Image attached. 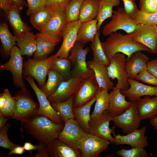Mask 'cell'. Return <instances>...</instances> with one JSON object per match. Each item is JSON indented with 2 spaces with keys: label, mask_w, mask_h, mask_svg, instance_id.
<instances>
[{
  "label": "cell",
  "mask_w": 157,
  "mask_h": 157,
  "mask_svg": "<svg viewBox=\"0 0 157 157\" xmlns=\"http://www.w3.org/2000/svg\"><path fill=\"white\" fill-rule=\"evenodd\" d=\"M23 124L27 133L45 145L53 139L58 138L64 125L56 124L41 115H36Z\"/></svg>",
  "instance_id": "obj_1"
},
{
  "label": "cell",
  "mask_w": 157,
  "mask_h": 157,
  "mask_svg": "<svg viewBox=\"0 0 157 157\" xmlns=\"http://www.w3.org/2000/svg\"><path fill=\"white\" fill-rule=\"evenodd\" d=\"M102 48L108 60L116 53H122L127 56L126 60L138 51L151 53V50L143 44L133 40L130 34L123 35L115 32L109 35L104 42H101Z\"/></svg>",
  "instance_id": "obj_2"
},
{
  "label": "cell",
  "mask_w": 157,
  "mask_h": 157,
  "mask_svg": "<svg viewBox=\"0 0 157 157\" xmlns=\"http://www.w3.org/2000/svg\"><path fill=\"white\" fill-rule=\"evenodd\" d=\"M85 45L76 41L71 49L68 58L72 64V77L83 80L94 75L93 70L88 67L86 61V56L90 49L88 47L84 48Z\"/></svg>",
  "instance_id": "obj_3"
},
{
  "label": "cell",
  "mask_w": 157,
  "mask_h": 157,
  "mask_svg": "<svg viewBox=\"0 0 157 157\" xmlns=\"http://www.w3.org/2000/svg\"><path fill=\"white\" fill-rule=\"evenodd\" d=\"M13 97L15 107L11 119L20 121L22 125L24 122L37 115L39 105L33 100L26 89L18 91Z\"/></svg>",
  "instance_id": "obj_4"
},
{
  "label": "cell",
  "mask_w": 157,
  "mask_h": 157,
  "mask_svg": "<svg viewBox=\"0 0 157 157\" xmlns=\"http://www.w3.org/2000/svg\"><path fill=\"white\" fill-rule=\"evenodd\" d=\"M125 55L121 52L116 53L111 57L109 61V65L107 66L110 78L117 79V83L113 89L124 90L129 87L126 65V58Z\"/></svg>",
  "instance_id": "obj_5"
},
{
  "label": "cell",
  "mask_w": 157,
  "mask_h": 157,
  "mask_svg": "<svg viewBox=\"0 0 157 157\" xmlns=\"http://www.w3.org/2000/svg\"><path fill=\"white\" fill-rule=\"evenodd\" d=\"M110 21L104 27L102 34L107 36L119 30L130 34L136 29L137 25L132 20L129 15L125 12L124 8H119L113 11Z\"/></svg>",
  "instance_id": "obj_6"
},
{
  "label": "cell",
  "mask_w": 157,
  "mask_h": 157,
  "mask_svg": "<svg viewBox=\"0 0 157 157\" xmlns=\"http://www.w3.org/2000/svg\"><path fill=\"white\" fill-rule=\"evenodd\" d=\"M53 56L42 60L28 58L24 64V76H30L41 87L44 86L48 72L52 67Z\"/></svg>",
  "instance_id": "obj_7"
},
{
  "label": "cell",
  "mask_w": 157,
  "mask_h": 157,
  "mask_svg": "<svg viewBox=\"0 0 157 157\" xmlns=\"http://www.w3.org/2000/svg\"><path fill=\"white\" fill-rule=\"evenodd\" d=\"M10 56L8 61L4 64H1L0 70L10 71L12 75L15 85L21 89H26L22 76L23 59L19 48L15 45L14 46L11 50Z\"/></svg>",
  "instance_id": "obj_8"
},
{
  "label": "cell",
  "mask_w": 157,
  "mask_h": 157,
  "mask_svg": "<svg viewBox=\"0 0 157 157\" xmlns=\"http://www.w3.org/2000/svg\"><path fill=\"white\" fill-rule=\"evenodd\" d=\"M35 157H81L79 149L73 148L58 138L52 140L44 147Z\"/></svg>",
  "instance_id": "obj_9"
},
{
  "label": "cell",
  "mask_w": 157,
  "mask_h": 157,
  "mask_svg": "<svg viewBox=\"0 0 157 157\" xmlns=\"http://www.w3.org/2000/svg\"><path fill=\"white\" fill-rule=\"evenodd\" d=\"M35 92L39 103V107L37 115H41L49 118L55 123L64 125L59 114L52 107L45 94L38 88L30 76H24Z\"/></svg>",
  "instance_id": "obj_10"
},
{
  "label": "cell",
  "mask_w": 157,
  "mask_h": 157,
  "mask_svg": "<svg viewBox=\"0 0 157 157\" xmlns=\"http://www.w3.org/2000/svg\"><path fill=\"white\" fill-rule=\"evenodd\" d=\"M87 134L74 119H71L65 122L58 138L72 147L79 149L81 142Z\"/></svg>",
  "instance_id": "obj_11"
},
{
  "label": "cell",
  "mask_w": 157,
  "mask_h": 157,
  "mask_svg": "<svg viewBox=\"0 0 157 157\" xmlns=\"http://www.w3.org/2000/svg\"><path fill=\"white\" fill-rule=\"evenodd\" d=\"M141 120L135 102H132L130 107L120 115L113 117V121L115 126L127 134L138 129Z\"/></svg>",
  "instance_id": "obj_12"
},
{
  "label": "cell",
  "mask_w": 157,
  "mask_h": 157,
  "mask_svg": "<svg viewBox=\"0 0 157 157\" xmlns=\"http://www.w3.org/2000/svg\"><path fill=\"white\" fill-rule=\"evenodd\" d=\"M81 23L78 20L67 22L61 33L63 41L59 49L53 58H67L69 52L76 41L77 32Z\"/></svg>",
  "instance_id": "obj_13"
},
{
  "label": "cell",
  "mask_w": 157,
  "mask_h": 157,
  "mask_svg": "<svg viewBox=\"0 0 157 157\" xmlns=\"http://www.w3.org/2000/svg\"><path fill=\"white\" fill-rule=\"evenodd\" d=\"M110 142L95 135L87 133L80 144L81 157L98 156L108 147Z\"/></svg>",
  "instance_id": "obj_14"
},
{
  "label": "cell",
  "mask_w": 157,
  "mask_h": 157,
  "mask_svg": "<svg viewBox=\"0 0 157 157\" xmlns=\"http://www.w3.org/2000/svg\"><path fill=\"white\" fill-rule=\"evenodd\" d=\"M113 117L105 111L99 117L91 119L89 123V133L100 137L115 143V139L111 133L113 129L109 127L110 122L113 121Z\"/></svg>",
  "instance_id": "obj_15"
},
{
  "label": "cell",
  "mask_w": 157,
  "mask_h": 157,
  "mask_svg": "<svg viewBox=\"0 0 157 157\" xmlns=\"http://www.w3.org/2000/svg\"><path fill=\"white\" fill-rule=\"evenodd\" d=\"M130 34L134 40L148 47L151 53H157V33L154 26L138 24Z\"/></svg>",
  "instance_id": "obj_16"
},
{
  "label": "cell",
  "mask_w": 157,
  "mask_h": 157,
  "mask_svg": "<svg viewBox=\"0 0 157 157\" xmlns=\"http://www.w3.org/2000/svg\"><path fill=\"white\" fill-rule=\"evenodd\" d=\"M115 126L112 128L113 132L115 139V144L116 146L126 144L130 145L132 147H140L145 149L148 146V137L145 135L147 131L146 126H143L141 128L136 129L125 135L119 134L115 135Z\"/></svg>",
  "instance_id": "obj_17"
},
{
  "label": "cell",
  "mask_w": 157,
  "mask_h": 157,
  "mask_svg": "<svg viewBox=\"0 0 157 157\" xmlns=\"http://www.w3.org/2000/svg\"><path fill=\"white\" fill-rule=\"evenodd\" d=\"M83 80L72 77L63 81L57 89L47 97L50 102H61L66 101L74 96L81 85Z\"/></svg>",
  "instance_id": "obj_18"
},
{
  "label": "cell",
  "mask_w": 157,
  "mask_h": 157,
  "mask_svg": "<svg viewBox=\"0 0 157 157\" xmlns=\"http://www.w3.org/2000/svg\"><path fill=\"white\" fill-rule=\"evenodd\" d=\"M99 88L94 75L84 80L77 92L74 96L73 108L81 106L95 97Z\"/></svg>",
  "instance_id": "obj_19"
},
{
  "label": "cell",
  "mask_w": 157,
  "mask_h": 157,
  "mask_svg": "<svg viewBox=\"0 0 157 157\" xmlns=\"http://www.w3.org/2000/svg\"><path fill=\"white\" fill-rule=\"evenodd\" d=\"M128 80L129 88L121 92L131 102L136 101L142 96H157V86L144 84L135 79L128 78Z\"/></svg>",
  "instance_id": "obj_20"
},
{
  "label": "cell",
  "mask_w": 157,
  "mask_h": 157,
  "mask_svg": "<svg viewBox=\"0 0 157 157\" xmlns=\"http://www.w3.org/2000/svg\"><path fill=\"white\" fill-rule=\"evenodd\" d=\"M36 35V49L33 54V59L37 60L46 59L61 41V38L53 37L40 32Z\"/></svg>",
  "instance_id": "obj_21"
},
{
  "label": "cell",
  "mask_w": 157,
  "mask_h": 157,
  "mask_svg": "<svg viewBox=\"0 0 157 157\" xmlns=\"http://www.w3.org/2000/svg\"><path fill=\"white\" fill-rule=\"evenodd\" d=\"M109 106L107 110L113 117L121 115L131 106L132 102L127 101L119 89H113L109 93Z\"/></svg>",
  "instance_id": "obj_22"
},
{
  "label": "cell",
  "mask_w": 157,
  "mask_h": 157,
  "mask_svg": "<svg viewBox=\"0 0 157 157\" xmlns=\"http://www.w3.org/2000/svg\"><path fill=\"white\" fill-rule=\"evenodd\" d=\"M149 59L141 51L133 53L129 58L126 60V68L129 78L136 79L140 72L147 70V64Z\"/></svg>",
  "instance_id": "obj_23"
},
{
  "label": "cell",
  "mask_w": 157,
  "mask_h": 157,
  "mask_svg": "<svg viewBox=\"0 0 157 157\" xmlns=\"http://www.w3.org/2000/svg\"><path fill=\"white\" fill-rule=\"evenodd\" d=\"M87 62L88 67L94 72L99 90L105 89L109 91L115 88L113 83L108 76L106 66L98 63L93 60Z\"/></svg>",
  "instance_id": "obj_24"
},
{
  "label": "cell",
  "mask_w": 157,
  "mask_h": 157,
  "mask_svg": "<svg viewBox=\"0 0 157 157\" xmlns=\"http://www.w3.org/2000/svg\"><path fill=\"white\" fill-rule=\"evenodd\" d=\"M67 23L65 10H54L50 21L42 33L53 37L61 38L62 31Z\"/></svg>",
  "instance_id": "obj_25"
},
{
  "label": "cell",
  "mask_w": 157,
  "mask_h": 157,
  "mask_svg": "<svg viewBox=\"0 0 157 157\" xmlns=\"http://www.w3.org/2000/svg\"><path fill=\"white\" fill-rule=\"evenodd\" d=\"M144 96L135 101L139 115L142 119H151L157 116V96L151 98Z\"/></svg>",
  "instance_id": "obj_26"
},
{
  "label": "cell",
  "mask_w": 157,
  "mask_h": 157,
  "mask_svg": "<svg viewBox=\"0 0 157 157\" xmlns=\"http://www.w3.org/2000/svg\"><path fill=\"white\" fill-rule=\"evenodd\" d=\"M21 11L13 5L6 13L9 23L16 37L31 32L30 28L22 19L19 14Z\"/></svg>",
  "instance_id": "obj_27"
},
{
  "label": "cell",
  "mask_w": 157,
  "mask_h": 157,
  "mask_svg": "<svg viewBox=\"0 0 157 157\" xmlns=\"http://www.w3.org/2000/svg\"><path fill=\"white\" fill-rule=\"evenodd\" d=\"M96 98L94 97L84 105L73 108L74 119L81 129L86 133H89V123L91 120L90 114L91 108L95 102Z\"/></svg>",
  "instance_id": "obj_28"
},
{
  "label": "cell",
  "mask_w": 157,
  "mask_h": 157,
  "mask_svg": "<svg viewBox=\"0 0 157 157\" xmlns=\"http://www.w3.org/2000/svg\"><path fill=\"white\" fill-rule=\"evenodd\" d=\"M54 11L51 7L46 6L31 15L30 22L34 28L42 32L49 23Z\"/></svg>",
  "instance_id": "obj_29"
},
{
  "label": "cell",
  "mask_w": 157,
  "mask_h": 157,
  "mask_svg": "<svg viewBox=\"0 0 157 157\" xmlns=\"http://www.w3.org/2000/svg\"><path fill=\"white\" fill-rule=\"evenodd\" d=\"M97 22L96 18L81 23L77 32L76 41L84 44L93 41L98 31Z\"/></svg>",
  "instance_id": "obj_30"
},
{
  "label": "cell",
  "mask_w": 157,
  "mask_h": 157,
  "mask_svg": "<svg viewBox=\"0 0 157 157\" xmlns=\"http://www.w3.org/2000/svg\"><path fill=\"white\" fill-rule=\"evenodd\" d=\"M17 38V44L22 55L32 56L36 49V35L30 32Z\"/></svg>",
  "instance_id": "obj_31"
},
{
  "label": "cell",
  "mask_w": 157,
  "mask_h": 157,
  "mask_svg": "<svg viewBox=\"0 0 157 157\" xmlns=\"http://www.w3.org/2000/svg\"><path fill=\"white\" fill-rule=\"evenodd\" d=\"M99 6V0H83L78 20L82 23L95 19L98 14Z\"/></svg>",
  "instance_id": "obj_32"
},
{
  "label": "cell",
  "mask_w": 157,
  "mask_h": 157,
  "mask_svg": "<svg viewBox=\"0 0 157 157\" xmlns=\"http://www.w3.org/2000/svg\"><path fill=\"white\" fill-rule=\"evenodd\" d=\"M120 3V0H100L97 15V28L99 31L100 28L103 22L106 19L113 16V8L118 6Z\"/></svg>",
  "instance_id": "obj_33"
},
{
  "label": "cell",
  "mask_w": 157,
  "mask_h": 157,
  "mask_svg": "<svg viewBox=\"0 0 157 157\" xmlns=\"http://www.w3.org/2000/svg\"><path fill=\"white\" fill-rule=\"evenodd\" d=\"M47 75V82L40 89L48 97L55 92L63 81L66 80L58 71L52 67Z\"/></svg>",
  "instance_id": "obj_34"
},
{
  "label": "cell",
  "mask_w": 157,
  "mask_h": 157,
  "mask_svg": "<svg viewBox=\"0 0 157 157\" xmlns=\"http://www.w3.org/2000/svg\"><path fill=\"white\" fill-rule=\"evenodd\" d=\"M108 90H99L95 97V104L94 110L90 115L91 119H95L100 116L108 107L109 96Z\"/></svg>",
  "instance_id": "obj_35"
},
{
  "label": "cell",
  "mask_w": 157,
  "mask_h": 157,
  "mask_svg": "<svg viewBox=\"0 0 157 157\" xmlns=\"http://www.w3.org/2000/svg\"><path fill=\"white\" fill-rule=\"evenodd\" d=\"M17 39L10 31L7 22L0 24V39L3 51L6 55H10L11 49L15 45Z\"/></svg>",
  "instance_id": "obj_36"
},
{
  "label": "cell",
  "mask_w": 157,
  "mask_h": 157,
  "mask_svg": "<svg viewBox=\"0 0 157 157\" xmlns=\"http://www.w3.org/2000/svg\"><path fill=\"white\" fill-rule=\"evenodd\" d=\"M74 96L63 102H50L52 107L58 113L65 123L69 119H74L73 107Z\"/></svg>",
  "instance_id": "obj_37"
},
{
  "label": "cell",
  "mask_w": 157,
  "mask_h": 157,
  "mask_svg": "<svg viewBox=\"0 0 157 157\" xmlns=\"http://www.w3.org/2000/svg\"><path fill=\"white\" fill-rule=\"evenodd\" d=\"M100 34L99 31H98L94 40L91 42L90 44V48L93 55L92 60L98 63L107 66L109 65L110 62L102 48L99 38Z\"/></svg>",
  "instance_id": "obj_38"
},
{
  "label": "cell",
  "mask_w": 157,
  "mask_h": 157,
  "mask_svg": "<svg viewBox=\"0 0 157 157\" xmlns=\"http://www.w3.org/2000/svg\"><path fill=\"white\" fill-rule=\"evenodd\" d=\"M129 15L133 21L137 24H142L153 26L157 25V11L150 13L137 8Z\"/></svg>",
  "instance_id": "obj_39"
},
{
  "label": "cell",
  "mask_w": 157,
  "mask_h": 157,
  "mask_svg": "<svg viewBox=\"0 0 157 157\" xmlns=\"http://www.w3.org/2000/svg\"><path fill=\"white\" fill-rule=\"evenodd\" d=\"M51 67L58 71L66 80L72 77L71 74L72 64L68 58H53Z\"/></svg>",
  "instance_id": "obj_40"
},
{
  "label": "cell",
  "mask_w": 157,
  "mask_h": 157,
  "mask_svg": "<svg viewBox=\"0 0 157 157\" xmlns=\"http://www.w3.org/2000/svg\"><path fill=\"white\" fill-rule=\"evenodd\" d=\"M83 0H70L65 10L67 22L78 20Z\"/></svg>",
  "instance_id": "obj_41"
},
{
  "label": "cell",
  "mask_w": 157,
  "mask_h": 157,
  "mask_svg": "<svg viewBox=\"0 0 157 157\" xmlns=\"http://www.w3.org/2000/svg\"><path fill=\"white\" fill-rule=\"evenodd\" d=\"M116 154L122 157H147L148 154L144 149L140 147H132L127 149H123L117 150Z\"/></svg>",
  "instance_id": "obj_42"
},
{
  "label": "cell",
  "mask_w": 157,
  "mask_h": 157,
  "mask_svg": "<svg viewBox=\"0 0 157 157\" xmlns=\"http://www.w3.org/2000/svg\"><path fill=\"white\" fill-rule=\"evenodd\" d=\"M11 126L9 123H6L0 131V146L10 150L19 145L13 143L8 139L7 131Z\"/></svg>",
  "instance_id": "obj_43"
},
{
  "label": "cell",
  "mask_w": 157,
  "mask_h": 157,
  "mask_svg": "<svg viewBox=\"0 0 157 157\" xmlns=\"http://www.w3.org/2000/svg\"><path fill=\"white\" fill-rule=\"evenodd\" d=\"M28 8L27 15L30 16L33 13L46 6L47 0H26Z\"/></svg>",
  "instance_id": "obj_44"
},
{
  "label": "cell",
  "mask_w": 157,
  "mask_h": 157,
  "mask_svg": "<svg viewBox=\"0 0 157 157\" xmlns=\"http://www.w3.org/2000/svg\"><path fill=\"white\" fill-rule=\"evenodd\" d=\"M15 107V100L13 97L10 94L3 107L0 110V115L11 119Z\"/></svg>",
  "instance_id": "obj_45"
},
{
  "label": "cell",
  "mask_w": 157,
  "mask_h": 157,
  "mask_svg": "<svg viewBox=\"0 0 157 157\" xmlns=\"http://www.w3.org/2000/svg\"><path fill=\"white\" fill-rule=\"evenodd\" d=\"M136 79L144 83L157 86V78L149 72L147 70L139 73L137 76Z\"/></svg>",
  "instance_id": "obj_46"
},
{
  "label": "cell",
  "mask_w": 157,
  "mask_h": 157,
  "mask_svg": "<svg viewBox=\"0 0 157 157\" xmlns=\"http://www.w3.org/2000/svg\"><path fill=\"white\" fill-rule=\"evenodd\" d=\"M139 8L140 10L148 13L157 11V4L155 0H140Z\"/></svg>",
  "instance_id": "obj_47"
},
{
  "label": "cell",
  "mask_w": 157,
  "mask_h": 157,
  "mask_svg": "<svg viewBox=\"0 0 157 157\" xmlns=\"http://www.w3.org/2000/svg\"><path fill=\"white\" fill-rule=\"evenodd\" d=\"M70 0H47L46 6L52 8L54 10H64Z\"/></svg>",
  "instance_id": "obj_48"
},
{
  "label": "cell",
  "mask_w": 157,
  "mask_h": 157,
  "mask_svg": "<svg viewBox=\"0 0 157 157\" xmlns=\"http://www.w3.org/2000/svg\"><path fill=\"white\" fill-rule=\"evenodd\" d=\"M122 1L124 8L126 13L130 15L137 8L134 0H124Z\"/></svg>",
  "instance_id": "obj_49"
},
{
  "label": "cell",
  "mask_w": 157,
  "mask_h": 157,
  "mask_svg": "<svg viewBox=\"0 0 157 157\" xmlns=\"http://www.w3.org/2000/svg\"><path fill=\"white\" fill-rule=\"evenodd\" d=\"M147 70L157 78V58L149 60L147 62Z\"/></svg>",
  "instance_id": "obj_50"
},
{
  "label": "cell",
  "mask_w": 157,
  "mask_h": 157,
  "mask_svg": "<svg viewBox=\"0 0 157 157\" xmlns=\"http://www.w3.org/2000/svg\"><path fill=\"white\" fill-rule=\"evenodd\" d=\"M44 145L42 143L39 142L37 145H34L30 142H25L23 146L26 151L35 150L39 151L43 147Z\"/></svg>",
  "instance_id": "obj_51"
},
{
  "label": "cell",
  "mask_w": 157,
  "mask_h": 157,
  "mask_svg": "<svg viewBox=\"0 0 157 157\" xmlns=\"http://www.w3.org/2000/svg\"><path fill=\"white\" fill-rule=\"evenodd\" d=\"M10 94L8 89H5L0 94V110L2 109Z\"/></svg>",
  "instance_id": "obj_52"
},
{
  "label": "cell",
  "mask_w": 157,
  "mask_h": 157,
  "mask_svg": "<svg viewBox=\"0 0 157 157\" xmlns=\"http://www.w3.org/2000/svg\"><path fill=\"white\" fill-rule=\"evenodd\" d=\"M14 5L11 0H0V8L6 13Z\"/></svg>",
  "instance_id": "obj_53"
},
{
  "label": "cell",
  "mask_w": 157,
  "mask_h": 157,
  "mask_svg": "<svg viewBox=\"0 0 157 157\" xmlns=\"http://www.w3.org/2000/svg\"><path fill=\"white\" fill-rule=\"evenodd\" d=\"M25 151L26 150L23 146H22L19 145L10 150L7 157L13 154L22 155L24 153Z\"/></svg>",
  "instance_id": "obj_54"
},
{
  "label": "cell",
  "mask_w": 157,
  "mask_h": 157,
  "mask_svg": "<svg viewBox=\"0 0 157 157\" xmlns=\"http://www.w3.org/2000/svg\"><path fill=\"white\" fill-rule=\"evenodd\" d=\"M14 5L18 8L21 10L24 6H28L27 3L24 0H11Z\"/></svg>",
  "instance_id": "obj_55"
},
{
  "label": "cell",
  "mask_w": 157,
  "mask_h": 157,
  "mask_svg": "<svg viewBox=\"0 0 157 157\" xmlns=\"http://www.w3.org/2000/svg\"><path fill=\"white\" fill-rule=\"evenodd\" d=\"M9 118L4 115H0V129H1L6 124Z\"/></svg>",
  "instance_id": "obj_56"
},
{
  "label": "cell",
  "mask_w": 157,
  "mask_h": 157,
  "mask_svg": "<svg viewBox=\"0 0 157 157\" xmlns=\"http://www.w3.org/2000/svg\"><path fill=\"white\" fill-rule=\"evenodd\" d=\"M150 123L156 130H157V116L150 119Z\"/></svg>",
  "instance_id": "obj_57"
},
{
  "label": "cell",
  "mask_w": 157,
  "mask_h": 157,
  "mask_svg": "<svg viewBox=\"0 0 157 157\" xmlns=\"http://www.w3.org/2000/svg\"><path fill=\"white\" fill-rule=\"evenodd\" d=\"M155 29L156 30V31L157 33V25H156V26H154Z\"/></svg>",
  "instance_id": "obj_58"
},
{
  "label": "cell",
  "mask_w": 157,
  "mask_h": 157,
  "mask_svg": "<svg viewBox=\"0 0 157 157\" xmlns=\"http://www.w3.org/2000/svg\"><path fill=\"white\" fill-rule=\"evenodd\" d=\"M155 2L156 3V4H157V0H155Z\"/></svg>",
  "instance_id": "obj_59"
},
{
  "label": "cell",
  "mask_w": 157,
  "mask_h": 157,
  "mask_svg": "<svg viewBox=\"0 0 157 157\" xmlns=\"http://www.w3.org/2000/svg\"></svg>",
  "instance_id": "obj_60"
},
{
  "label": "cell",
  "mask_w": 157,
  "mask_h": 157,
  "mask_svg": "<svg viewBox=\"0 0 157 157\" xmlns=\"http://www.w3.org/2000/svg\"><path fill=\"white\" fill-rule=\"evenodd\" d=\"M122 1L124 0H122Z\"/></svg>",
  "instance_id": "obj_61"
},
{
  "label": "cell",
  "mask_w": 157,
  "mask_h": 157,
  "mask_svg": "<svg viewBox=\"0 0 157 157\" xmlns=\"http://www.w3.org/2000/svg\"><path fill=\"white\" fill-rule=\"evenodd\" d=\"M99 0V1L100 0Z\"/></svg>",
  "instance_id": "obj_62"
}]
</instances>
